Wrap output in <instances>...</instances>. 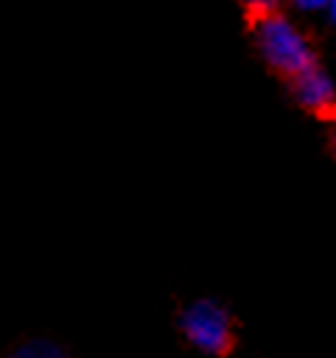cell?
<instances>
[{"label":"cell","mask_w":336,"mask_h":358,"mask_svg":"<svg viewBox=\"0 0 336 358\" xmlns=\"http://www.w3.org/2000/svg\"><path fill=\"white\" fill-rule=\"evenodd\" d=\"M328 14H330V20L336 22V0H330V3H328Z\"/></svg>","instance_id":"6"},{"label":"cell","mask_w":336,"mask_h":358,"mask_svg":"<svg viewBox=\"0 0 336 358\" xmlns=\"http://www.w3.org/2000/svg\"><path fill=\"white\" fill-rule=\"evenodd\" d=\"M288 81H291V95H294V101L302 109H308L314 115H333L336 112V90H333V81L316 64H311L308 70L291 76Z\"/></svg>","instance_id":"3"},{"label":"cell","mask_w":336,"mask_h":358,"mask_svg":"<svg viewBox=\"0 0 336 358\" xmlns=\"http://www.w3.org/2000/svg\"><path fill=\"white\" fill-rule=\"evenodd\" d=\"M333 148H336V123H333Z\"/></svg>","instance_id":"7"},{"label":"cell","mask_w":336,"mask_h":358,"mask_svg":"<svg viewBox=\"0 0 336 358\" xmlns=\"http://www.w3.org/2000/svg\"><path fill=\"white\" fill-rule=\"evenodd\" d=\"M283 0H241V6L252 14V17H260V14H269V11H277Z\"/></svg>","instance_id":"4"},{"label":"cell","mask_w":336,"mask_h":358,"mask_svg":"<svg viewBox=\"0 0 336 358\" xmlns=\"http://www.w3.org/2000/svg\"><path fill=\"white\" fill-rule=\"evenodd\" d=\"M179 324H182L185 338L207 355H227L232 350L230 316L221 305H216L210 299H199L190 308H185Z\"/></svg>","instance_id":"2"},{"label":"cell","mask_w":336,"mask_h":358,"mask_svg":"<svg viewBox=\"0 0 336 358\" xmlns=\"http://www.w3.org/2000/svg\"><path fill=\"white\" fill-rule=\"evenodd\" d=\"M291 3L302 11H322V8H328L330 0H291Z\"/></svg>","instance_id":"5"},{"label":"cell","mask_w":336,"mask_h":358,"mask_svg":"<svg viewBox=\"0 0 336 358\" xmlns=\"http://www.w3.org/2000/svg\"><path fill=\"white\" fill-rule=\"evenodd\" d=\"M252 20H255L258 50L274 73L291 78V76L308 70L311 64H316L308 39L297 31V25L291 20L280 17L277 11H269V14H260Z\"/></svg>","instance_id":"1"}]
</instances>
